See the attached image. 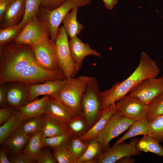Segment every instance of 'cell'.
<instances>
[{
	"label": "cell",
	"instance_id": "31",
	"mask_svg": "<svg viewBox=\"0 0 163 163\" xmlns=\"http://www.w3.org/2000/svg\"><path fill=\"white\" fill-rule=\"evenodd\" d=\"M147 135L159 143L163 141V114L149 122Z\"/></svg>",
	"mask_w": 163,
	"mask_h": 163
},
{
	"label": "cell",
	"instance_id": "14",
	"mask_svg": "<svg viewBox=\"0 0 163 163\" xmlns=\"http://www.w3.org/2000/svg\"><path fill=\"white\" fill-rule=\"evenodd\" d=\"M25 0H12L0 18V28L19 24L25 15Z\"/></svg>",
	"mask_w": 163,
	"mask_h": 163
},
{
	"label": "cell",
	"instance_id": "36",
	"mask_svg": "<svg viewBox=\"0 0 163 163\" xmlns=\"http://www.w3.org/2000/svg\"><path fill=\"white\" fill-rule=\"evenodd\" d=\"M53 155L59 163H75V160L68 147L53 149Z\"/></svg>",
	"mask_w": 163,
	"mask_h": 163
},
{
	"label": "cell",
	"instance_id": "44",
	"mask_svg": "<svg viewBox=\"0 0 163 163\" xmlns=\"http://www.w3.org/2000/svg\"><path fill=\"white\" fill-rule=\"evenodd\" d=\"M105 7L109 10H112L117 3L118 0H102Z\"/></svg>",
	"mask_w": 163,
	"mask_h": 163
},
{
	"label": "cell",
	"instance_id": "6",
	"mask_svg": "<svg viewBox=\"0 0 163 163\" xmlns=\"http://www.w3.org/2000/svg\"><path fill=\"white\" fill-rule=\"evenodd\" d=\"M136 120L126 117L118 110L111 116L96 139L103 152L108 149L110 142L127 129Z\"/></svg>",
	"mask_w": 163,
	"mask_h": 163
},
{
	"label": "cell",
	"instance_id": "1",
	"mask_svg": "<svg viewBox=\"0 0 163 163\" xmlns=\"http://www.w3.org/2000/svg\"><path fill=\"white\" fill-rule=\"evenodd\" d=\"M160 72L156 62L145 52H142L140 54L138 66L128 78L116 83L106 91H100L101 113L112 104L123 99L142 81L148 78L156 77Z\"/></svg>",
	"mask_w": 163,
	"mask_h": 163
},
{
	"label": "cell",
	"instance_id": "42",
	"mask_svg": "<svg viewBox=\"0 0 163 163\" xmlns=\"http://www.w3.org/2000/svg\"><path fill=\"white\" fill-rule=\"evenodd\" d=\"M7 151L5 147L4 146L2 148L0 151V163H11L10 160L7 156Z\"/></svg>",
	"mask_w": 163,
	"mask_h": 163
},
{
	"label": "cell",
	"instance_id": "5",
	"mask_svg": "<svg viewBox=\"0 0 163 163\" xmlns=\"http://www.w3.org/2000/svg\"><path fill=\"white\" fill-rule=\"evenodd\" d=\"M54 42L60 70L66 78L75 77L80 69L72 57L68 35L63 26L58 29Z\"/></svg>",
	"mask_w": 163,
	"mask_h": 163
},
{
	"label": "cell",
	"instance_id": "12",
	"mask_svg": "<svg viewBox=\"0 0 163 163\" xmlns=\"http://www.w3.org/2000/svg\"><path fill=\"white\" fill-rule=\"evenodd\" d=\"M5 83L6 91L5 105L17 108L27 103L29 90L27 84L18 81Z\"/></svg>",
	"mask_w": 163,
	"mask_h": 163
},
{
	"label": "cell",
	"instance_id": "32",
	"mask_svg": "<svg viewBox=\"0 0 163 163\" xmlns=\"http://www.w3.org/2000/svg\"><path fill=\"white\" fill-rule=\"evenodd\" d=\"M43 0H25V15L19 24L24 27L28 22L37 16Z\"/></svg>",
	"mask_w": 163,
	"mask_h": 163
},
{
	"label": "cell",
	"instance_id": "39",
	"mask_svg": "<svg viewBox=\"0 0 163 163\" xmlns=\"http://www.w3.org/2000/svg\"><path fill=\"white\" fill-rule=\"evenodd\" d=\"M38 163H56L57 162L50 151L47 149L41 150L36 160Z\"/></svg>",
	"mask_w": 163,
	"mask_h": 163
},
{
	"label": "cell",
	"instance_id": "4",
	"mask_svg": "<svg viewBox=\"0 0 163 163\" xmlns=\"http://www.w3.org/2000/svg\"><path fill=\"white\" fill-rule=\"evenodd\" d=\"M100 91L97 79L92 77L83 93L81 101L82 115L90 128L102 115L100 109Z\"/></svg>",
	"mask_w": 163,
	"mask_h": 163
},
{
	"label": "cell",
	"instance_id": "15",
	"mask_svg": "<svg viewBox=\"0 0 163 163\" xmlns=\"http://www.w3.org/2000/svg\"><path fill=\"white\" fill-rule=\"evenodd\" d=\"M68 78L49 80L42 84H27L29 93L27 103L41 95H53L59 92L67 82Z\"/></svg>",
	"mask_w": 163,
	"mask_h": 163
},
{
	"label": "cell",
	"instance_id": "8",
	"mask_svg": "<svg viewBox=\"0 0 163 163\" xmlns=\"http://www.w3.org/2000/svg\"><path fill=\"white\" fill-rule=\"evenodd\" d=\"M163 92V75L159 78L149 77L144 79L129 93L148 105Z\"/></svg>",
	"mask_w": 163,
	"mask_h": 163
},
{
	"label": "cell",
	"instance_id": "24",
	"mask_svg": "<svg viewBox=\"0 0 163 163\" xmlns=\"http://www.w3.org/2000/svg\"><path fill=\"white\" fill-rule=\"evenodd\" d=\"M63 126L66 131L72 137L81 136L90 128L82 115L71 119L65 123Z\"/></svg>",
	"mask_w": 163,
	"mask_h": 163
},
{
	"label": "cell",
	"instance_id": "34",
	"mask_svg": "<svg viewBox=\"0 0 163 163\" xmlns=\"http://www.w3.org/2000/svg\"><path fill=\"white\" fill-rule=\"evenodd\" d=\"M88 143V141L81 139L79 136L72 137L70 139L68 148L75 159V162L85 152Z\"/></svg>",
	"mask_w": 163,
	"mask_h": 163
},
{
	"label": "cell",
	"instance_id": "46",
	"mask_svg": "<svg viewBox=\"0 0 163 163\" xmlns=\"http://www.w3.org/2000/svg\"><path fill=\"white\" fill-rule=\"evenodd\" d=\"M162 65H163V62H162Z\"/></svg>",
	"mask_w": 163,
	"mask_h": 163
},
{
	"label": "cell",
	"instance_id": "28",
	"mask_svg": "<svg viewBox=\"0 0 163 163\" xmlns=\"http://www.w3.org/2000/svg\"><path fill=\"white\" fill-rule=\"evenodd\" d=\"M103 153L100 143L96 139L88 141L87 148L83 155L76 161L75 163H91L95 158Z\"/></svg>",
	"mask_w": 163,
	"mask_h": 163
},
{
	"label": "cell",
	"instance_id": "7",
	"mask_svg": "<svg viewBox=\"0 0 163 163\" xmlns=\"http://www.w3.org/2000/svg\"><path fill=\"white\" fill-rule=\"evenodd\" d=\"M50 37L49 27L37 16L25 24L19 35L13 41L31 46Z\"/></svg>",
	"mask_w": 163,
	"mask_h": 163
},
{
	"label": "cell",
	"instance_id": "40",
	"mask_svg": "<svg viewBox=\"0 0 163 163\" xmlns=\"http://www.w3.org/2000/svg\"><path fill=\"white\" fill-rule=\"evenodd\" d=\"M66 0H43L40 6L49 10H52L61 5Z\"/></svg>",
	"mask_w": 163,
	"mask_h": 163
},
{
	"label": "cell",
	"instance_id": "18",
	"mask_svg": "<svg viewBox=\"0 0 163 163\" xmlns=\"http://www.w3.org/2000/svg\"><path fill=\"white\" fill-rule=\"evenodd\" d=\"M50 98L49 96L45 95L39 99H36L27 103L17 109L22 119L31 117H41L45 114Z\"/></svg>",
	"mask_w": 163,
	"mask_h": 163
},
{
	"label": "cell",
	"instance_id": "11",
	"mask_svg": "<svg viewBox=\"0 0 163 163\" xmlns=\"http://www.w3.org/2000/svg\"><path fill=\"white\" fill-rule=\"evenodd\" d=\"M139 140L138 138H134L129 143L123 142L113 146L93 159L91 163H114L125 157L139 155L140 152L136 147Z\"/></svg>",
	"mask_w": 163,
	"mask_h": 163
},
{
	"label": "cell",
	"instance_id": "9",
	"mask_svg": "<svg viewBox=\"0 0 163 163\" xmlns=\"http://www.w3.org/2000/svg\"><path fill=\"white\" fill-rule=\"evenodd\" d=\"M31 46L34 54L36 61L40 66L51 71L61 70L55 44L50 39L46 38Z\"/></svg>",
	"mask_w": 163,
	"mask_h": 163
},
{
	"label": "cell",
	"instance_id": "19",
	"mask_svg": "<svg viewBox=\"0 0 163 163\" xmlns=\"http://www.w3.org/2000/svg\"><path fill=\"white\" fill-rule=\"evenodd\" d=\"M30 136L22 133L17 129L3 143L7 151L15 155L25 148Z\"/></svg>",
	"mask_w": 163,
	"mask_h": 163
},
{
	"label": "cell",
	"instance_id": "2",
	"mask_svg": "<svg viewBox=\"0 0 163 163\" xmlns=\"http://www.w3.org/2000/svg\"><path fill=\"white\" fill-rule=\"evenodd\" d=\"M35 61L31 46L12 41L1 47L0 83L13 81Z\"/></svg>",
	"mask_w": 163,
	"mask_h": 163
},
{
	"label": "cell",
	"instance_id": "23",
	"mask_svg": "<svg viewBox=\"0 0 163 163\" xmlns=\"http://www.w3.org/2000/svg\"><path fill=\"white\" fill-rule=\"evenodd\" d=\"M149 122L146 118L136 120L129 127L128 131L115 143L113 146L136 136L147 134Z\"/></svg>",
	"mask_w": 163,
	"mask_h": 163
},
{
	"label": "cell",
	"instance_id": "41",
	"mask_svg": "<svg viewBox=\"0 0 163 163\" xmlns=\"http://www.w3.org/2000/svg\"><path fill=\"white\" fill-rule=\"evenodd\" d=\"M0 84V105L2 108L4 107L5 104L6 91L5 83Z\"/></svg>",
	"mask_w": 163,
	"mask_h": 163
},
{
	"label": "cell",
	"instance_id": "37",
	"mask_svg": "<svg viewBox=\"0 0 163 163\" xmlns=\"http://www.w3.org/2000/svg\"><path fill=\"white\" fill-rule=\"evenodd\" d=\"M9 160L11 163H32L35 162L23 150L12 156Z\"/></svg>",
	"mask_w": 163,
	"mask_h": 163
},
{
	"label": "cell",
	"instance_id": "13",
	"mask_svg": "<svg viewBox=\"0 0 163 163\" xmlns=\"http://www.w3.org/2000/svg\"><path fill=\"white\" fill-rule=\"evenodd\" d=\"M148 108L139 99L127 95L120 101L118 110L126 117L138 120L146 118Z\"/></svg>",
	"mask_w": 163,
	"mask_h": 163
},
{
	"label": "cell",
	"instance_id": "45",
	"mask_svg": "<svg viewBox=\"0 0 163 163\" xmlns=\"http://www.w3.org/2000/svg\"><path fill=\"white\" fill-rule=\"evenodd\" d=\"M132 156H126L118 160L117 162L120 163H133L135 159Z\"/></svg>",
	"mask_w": 163,
	"mask_h": 163
},
{
	"label": "cell",
	"instance_id": "22",
	"mask_svg": "<svg viewBox=\"0 0 163 163\" xmlns=\"http://www.w3.org/2000/svg\"><path fill=\"white\" fill-rule=\"evenodd\" d=\"M42 119L40 132L43 138L55 136L67 132L62 124L48 115L44 114Z\"/></svg>",
	"mask_w": 163,
	"mask_h": 163
},
{
	"label": "cell",
	"instance_id": "20",
	"mask_svg": "<svg viewBox=\"0 0 163 163\" xmlns=\"http://www.w3.org/2000/svg\"><path fill=\"white\" fill-rule=\"evenodd\" d=\"M44 114L63 125L69 120L75 117L64 107L50 98L46 106Z\"/></svg>",
	"mask_w": 163,
	"mask_h": 163
},
{
	"label": "cell",
	"instance_id": "3",
	"mask_svg": "<svg viewBox=\"0 0 163 163\" xmlns=\"http://www.w3.org/2000/svg\"><path fill=\"white\" fill-rule=\"evenodd\" d=\"M92 77L82 75L68 78L63 87L58 93L50 96L75 117L82 115L81 101L83 93Z\"/></svg>",
	"mask_w": 163,
	"mask_h": 163
},
{
	"label": "cell",
	"instance_id": "26",
	"mask_svg": "<svg viewBox=\"0 0 163 163\" xmlns=\"http://www.w3.org/2000/svg\"><path fill=\"white\" fill-rule=\"evenodd\" d=\"M22 119L19 111L17 108L13 116L1 125L0 144H3L5 140L17 129Z\"/></svg>",
	"mask_w": 163,
	"mask_h": 163
},
{
	"label": "cell",
	"instance_id": "35",
	"mask_svg": "<svg viewBox=\"0 0 163 163\" xmlns=\"http://www.w3.org/2000/svg\"><path fill=\"white\" fill-rule=\"evenodd\" d=\"M146 118L149 122L163 114V92L148 105Z\"/></svg>",
	"mask_w": 163,
	"mask_h": 163
},
{
	"label": "cell",
	"instance_id": "33",
	"mask_svg": "<svg viewBox=\"0 0 163 163\" xmlns=\"http://www.w3.org/2000/svg\"><path fill=\"white\" fill-rule=\"evenodd\" d=\"M24 27L19 24L0 29V47L13 41L19 35Z\"/></svg>",
	"mask_w": 163,
	"mask_h": 163
},
{
	"label": "cell",
	"instance_id": "17",
	"mask_svg": "<svg viewBox=\"0 0 163 163\" xmlns=\"http://www.w3.org/2000/svg\"><path fill=\"white\" fill-rule=\"evenodd\" d=\"M120 105V101L112 104L104 111L98 120L86 133L79 136L80 138L86 141L96 139L111 116L119 109Z\"/></svg>",
	"mask_w": 163,
	"mask_h": 163
},
{
	"label": "cell",
	"instance_id": "10",
	"mask_svg": "<svg viewBox=\"0 0 163 163\" xmlns=\"http://www.w3.org/2000/svg\"><path fill=\"white\" fill-rule=\"evenodd\" d=\"M66 78L61 70L51 71L40 66L36 61L30 64L13 81H18L27 84H37L46 81Z\"/></svg>",
	"mask_w": 163,
	"mask_h": 163
},
{
	"label": "cell",
	"instance_id": "16",
	"mask_svg": "<svg viewBox=\"0 0 163 163\" xmlns=\"http://www.w3.org/2000/svg\"><path fill=\"white\" fill-rule=\"evenodd\" d=\"M69 45L72 59L78 68H81L83 60L87 56L93 55L101 57L100 53L92 49L87 43H84L76 37L69 40Z\"/></svg>",
	"mask_w": 163,
	"mask_h": 163
},
{
	"label": "cell",
	"instance_id": "43",
	"mask_svg": "<svg viewBox=\"0 0 163 163\" xmlns=\"http://www.w3.org/2000/svg\"><path fill=\"white\" fill-rule=\"evenodd\" d=\"M12 0H0V18Z\"/></svg>",
	"mask_w": 163,
	"mask_h": 163
},
{
	"label": "cell",
	"instance_id": "30",
	"mask_svg": "<svg viewBox=\"0 0 163 163\" xmlns=\"http://www.w3.org/2000/svg\"><path fill=\"white\" fill-rule=\"evenodd\" d=\"M42 137L40 131L31 135L23 150L31 158L36 160L42 149L41 142Z\"/></svg>",
	"mask_w": 163,
	"mask_h": 163
},
{
	"label": "cell",
	"instance_id": "29",
	"mask_svg": "<svg viewBox=\"0 0 163 163\" xmlns=\"http://www.w3.org/2000/svg\"><path fill=\"white\" fill-rule=\"evenodd\" d=\"M72 137L68 132L60 135L42 138L41 147H50L53 149L63 147H68L69 142Z\"/></svg>",
	"mask_w": 163,
	"mask_h": 163
},
{
	"label": "cell",
	"instance_id": "25",
	"mask_svg": "<svg viewBox=\"0 0 163 163\" xmlns=\"http://www.w3.org/2000/svg\"><path fill=\"white\" fill-rule=\"evenodd\" d=\"M136 147L139 152H150L163 157V147L158 141L147 135L139 140Z\"/></svg>",
	"mask_w": 163,
	"mask_h": 163
},
{
	"label": "cell",
	"instance_id": "27",
	"mask_svg": "<svg viewBox=\"0 0 163 163\" xmlns=\"http://www.w3.org/2000/svg\"><path fill=\"white\" fill-rule=\"evenodd\" d=\"M42 125V117H29L23 119L17 129L24 134L30 136L40 131Z\"/></svg>",
	"mask_w": 163,
	"mask_h": 163
},
{
	"label": "cell",
	"instance_id": "21",
	"mask_svg": "<svg viewBox=\"0 0 163 163\" xmlns=\"http://www.w3.org/2000/svg\"><path fill=\"white\" fill-rule=\"evenodd\" d=\"M78 7L72 9L63 19V26L70 39L75 38L81 33L84 27L83 24L77 20Z\"/></svg>",
	"mask_w": 163,
	"mask_h": 163
},
{
	"label": "cell",
	"instance_id": "38",
	"mask_svg": "<svg viewBox=\"0 0 163 163\" xmlns=\"http://www.w3.org/2000/svg\"><path fill=\"white\" fill-rule=\"evenodd\" d=\"M17 108L5 107L0 109V125L4 124L10 119L15 113Z\"/></svg>",
	"mask_w": 163,
	"mask_h": 163
}]
</instances>
